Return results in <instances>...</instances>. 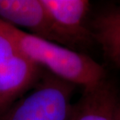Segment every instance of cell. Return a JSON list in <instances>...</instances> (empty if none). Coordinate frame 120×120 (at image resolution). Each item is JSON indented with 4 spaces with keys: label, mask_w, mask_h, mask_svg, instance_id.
Segmentation results:
<instances>
[{
    "label": "cell",
    "mask_w": 120,
    "mask_h": 120,
    "mask_svg": "<svg viewBox=\"0 0 120 120\" xmlns=\"http://www.w3.org/2000/svg\"><path fill=\"white\" fill-rule=\"evenodd\" d=\"M0 24L25 56L56 77L83 89L107 78L105 69L87 55L25 32L1 19Z\"/></svg>",
    "instance_id": "obj_1"
},
{
    "label": "cell",
    "mask_w": 120,
    "mask_h": 120,
    "mask_svg": "<svg viewBox=\"0 0 120 120\" xmlns=\"http://www.w3.org/2000/svg\"><path fill=\"white\" fill-rule=\"evenodd\" d=\"M75 87L45 72L31 92L0 114V120H68Z\"/></svg>",
    "instance_id": "obj_2"
},
{
    "label": "cell",
    "mask_w": 120,
    "mask_h": 120,
    "mask_svg": "<svg viewBox=\"0 0 120 120\" xmlns=\"http://www.w3.org/2000/svg\"><path fill=\"white\" fill-rule=\"evenodd\" d=\"M44 73L0 24V114L34 87Z\"/></svg>",
    "instance_id": "obj_3"
},
{
    "label": "cell",
    "mask_w": 120,
    "mask_h": 120,
    "mask_svg": "<svg viewBox=\"0 0 120 120\" xmlns=\"http://www.w3.org/2000/svg\"><path fill=\"white\" fill-rule=\"evenodd\" d=\"M53 22L63 45L75 50L88 47L94 42L88 15L87 0H41Z\"/></svg>",
    "instance_id": "obj_4"
},
{
    "label": "cell",
    "mask_w": 120,
    "mask_h": 120,
    "mask_svg": "<svg viewBox=\"0 0 120 120\" xmlns=\"http://www.w3.org/2000/svg\"><path fill=\"white\" fill-rule=\"evenodd\" d=\"M0 19L30 34L63 45L61 37L41 0H0Z\"/></svg>",
    "instance_id": "obj_5"
},
{
    "label": "cell",
    "mask_w": 120,
    "mask_h": 120,
    "mask_svg": "<svg viewBox=\"0 0 120 120\" xmlns=\"http://www.w3.org/2000/svg\"><path fill=\"white\" fill-rule=\"evenodd\" d=\"M68 120H120V91L108 79L83 89L73 104Z\"/></svg>",
    "instance_id": "obj_6"
},
{
    "label": "cell",
    "mask_w": 120,
    "mask_h": 120,
    "mask_svg": "<svg viewBox=\"0 0 120 120\" xmlns=\"http://www.w3.org/2000/svg\"><path fill=\"white\" fill-rule=\"evenodd\" d=\"M94 42L120 68V6L100 13L89 22Z\"/></svg>",
    "instance_id": "obj_7"
}]
</instances>
